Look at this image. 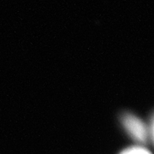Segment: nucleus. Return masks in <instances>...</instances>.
Masks as SVG:
<instances>
[{
  "label": "nucleus",
  "instance_id": "nucleus-1",
  "mask_svg": "<svg viewBox=\"0 0 154 154\" xmlns=\"http://www.w3.org/2000/svg\"><path fill=\"white\" fill-rule=\"evenodd\" d=\"M122 122L128 134L135 140L144 141L147 138V128L137 116L131 114H125L122 117Z\"/></svg>",
  "mask_w": 154,
  "mask_h": 154
},
{
  "label": "nucleus",
  "instance_id": "nucleus-2",
  "mask_svg": "<svg viewBox=\"0 0 154 154\" xmlns=\"http://www.w3.org/2000/svg\"><path fill=\"white\" fill-rule=\"evenodd\" d=\"M121 154H151L148 151L141 147H133L131 149H128Z\"/></svg>",
  "mask_w": 154,
  "mask_h": 154
}]
</instances>
